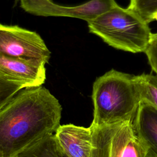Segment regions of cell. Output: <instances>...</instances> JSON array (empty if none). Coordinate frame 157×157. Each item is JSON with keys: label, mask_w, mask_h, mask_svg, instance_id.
Instances as JSON below:
<instances>
[{"label": "cell", "mask_w": 157, "mask_h": 157, "mask_svg": "<svg viewBox=\"0 0 157 157\" xmlns=\"http://www.w3.org/2000/svg\"><path fill=\"white\" fill-rule=\"evenodd\" d=\"M20 2L24 10L35 15L72 17L86 22L118 5L115 0H90L73 7L59 6L50 0H20Z\"/></svg>", "instance_id": "cell-5"}, {"label": "cell", "mask_w": 157, "mask_h": 157, "mask_svg": "<svg viewBox=\"0 0 157 157\" xmlns=\"http://www.w3.org/2000/svg\"><path fill=\"white\" fill-rule=\"evenodd\" d=\"M145 53L151 70L157 76V36L154 33Z\"/></svg>", "instance_id": "cell-15"}, {"label": "cell", "mask_w": 157, "mask_h": 157, "mask_svg": "<svg viewBox=\"0 0 157 157\" xmlns=\"http://www.w3.org/2000/svg\"><path fill=\"white\" fill-rule=\"evenodd\" d=\"M43 61L8 56L0 53V74L25 88L42 86L46 78Z\"/></svg>", "instance_id": "cell-7"}, {"label": "cell", "mask_w": 157, "mask_h": 157, "mask_svg": "<svg viewBox=\"0 0 157 157\" xmlns=\"http://www.w3.org/2000/svg\"><path fill=\"white\" fill-rule=\"evenodd\" d=\"M61 112L58 100L45 87L20 90L0 110V157H15L53 134Z\"/></svg>", "instance_id": "cell-1"}, {"label": "cell", "mask_w": 157, "mask_h": 157, "mask_svg": "<svg viewBox=\"0 0 157 157\" xmlns=\"http://www.w3.org/2000/svg\"><path fill=\"white\" fill-rule=\"evenodd\" d=\"M134 134L146 150L147 157H157V109L141 102L132 121Z\"/></svg>", "instance_id": "cell-9"}, {"label": "cell", "mask_w": 157, "mask_h": 157, "mask_svg": "<svg viewBox=\"0 0 157 157\" xmlns=\"http://www.w3.org/2000/svg\"><path fill=\"white\" fill-rule=\"evenodd\" d=\"M90 126L92 132L91 157H121L134 131L132 121Z\"/></svg>", "instance_id": "cell-6"}, {"label": "cell", "mask_w": 157, "mask_h": 157, "mask_svg": "<svg viewBox=\"0 0 157 157\" xmlns=\"http://www.w3.org/2000/svg\"><path fill=\"white\" fill-rule=\"evenodd\" d=\"M55 136L69 157H91L92 132L90 126L85 128L73 124L60 125Z\"/></svg>", "instance_id": "cell-8"}, {"label": "cell", "mask_w": 157, "mask_h": 157, "mask_svg": "<svg viewBox=\"0 0 157 157\" xmlns=\"http://www.w3.org/2000/svg\"><path fill=\"white\" fill-rule=\"evenodd\" d=\"M87 23L90 33L117 50L145 53L151 40L149 23L129 7L118 5Z\"/></svg>", "instance_id": "cell-3"}, {"label": "cell", "mask_w": 157, "mask_h": 157, "mask_svg": "<svg viewBox=\"0 0 157 157\" xmlns=\"http://www.w3.org/2000/svg\"><path fill=\"white\" fill-rule=\"evenodd\" d=\"M154 34H155V35L157 36V33H154Z\"/></svg>", "instance_id": "cell-17"}, {"label": "cell", "mask_w": 157, "mask_h": 157, "mask_svg": "<svg viewBox=\"0 0 157 157\" xmlns=\"http://www.w3.org/2000/svg\"><path fill=\"white\" fill-rule=\"evenodd\" d=\"M0 53L48 63L50 52L37 33L0 23Z\"/></svg>", "instance_id": "cell-4"}, {"label": "cell", "mask_w": 157, "mask_h": 157, "mask_svg": "<svg viewBox=\"0 0 157 157\" xmlns=\"http://www.w3.org/2000/svg\"><path fill=\"white\" fill-rule=\"evenodd\" d=\"M50 1H52V0H50Z\"/></svg>", "instance_id": "cell-18"}, {"label": "cell", "mask_w": 157, "mask_h": 157, "mask_svg": "<svg viewBox=\"0 0 157 157\" xmlns=\"http://www.w3.org/2000/svg\"><path fill=\"white\" fill-rule=\"evenodd\" d=\"M24 86L0 74V110L2 109Z\"/></svg>", "instance_id": "cell-12"}, {"label": "cell", "mask_w": 157, "mask_h": 157, "mask_svg": "<svg viewBox=\"0 0 157 157\" xmlns=\"http://www.w3.org/2000/svg\"><path fill=\"white\" fill-rule=\"evenodd\" d=\"M121 157H147L145 149L134 131L124 147Z\"/></svg>", "instance_id": "cell-14"}, {"label": "cell", "mask_w": 157, "mask_h": 157, "mask_svg": "<svg viewBox=\"0 0 157 157\" xmlns=\"http://www.w3.org/2000/svg\"><path fill=\"white\" fill-rule=\"evenodd\" d=\"M128 7L138 12L150 23L152 15L157 12V0H130Z\"/></svg>", "instance_id": "cell-13"}, {"label": "cell", "mask_w": 157, "mask_h": 157, "mask_svg": "<svg viewBox=\"0 0 157 157\" xmlns=\"http://www.w3.org/2000/svg\"><path fill=\"white\" fill-rule=\"evenodd\" d=\"M151 20V21H155V20L157 21V12H156L155 13H154L152 15Z\"/></svg>", "instance_id": "cell-16"}, {"label": "cell", "mask_w": 157, "mask_h": 157, "mask_svg": "<svg viewBox=\"0 0 157 157\" xmlns=\"http://www.w3.org/2000/svg\"><path fill=\"white\" fill-rule=\"evenodd\" d=\"M141 102H145L157 109V76L143 73L136 75Z\"/></svg>", "instance_id": "cell-11"}, {"label": "cell", "mask_w": 157, "mask_h": 157, "mask_svg": "<svg viewBox=\"0 0 157 157\" xmlns=\"http://www.w3.org/2000/svg\"><path fill=\"white\" fill-rule=\"evenodd\" d=\"M92 100L91 125L132 121L141 102L136 75L112 69L95 80Z\"/></svg>", "instance_id": "cell-2"}, {"label": "cell", "mask_w": 157, "mask_h": 157, "mask_svg": "<svg viewBox=\"0 0 157 157\" xmlns=\"http://www.w3.org/2000/svg\"><path fill=\"white\" fill-rule=\"evenodd\" d=\"M15 157H69L58 142L55 134L26 148Z\"/></svg>", "instance_id": "cell-10"}]
</instances>
